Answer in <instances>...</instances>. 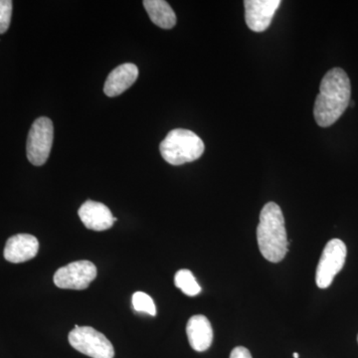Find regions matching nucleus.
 <instances>
[{
  "mask_svg": "<svg viewBox=\"0 0 358 358\" xmlns=\"http://www.w3.org/2000/svg\"><path fill=\"white\" fill-rule=\"evenodd\" d=\"M346 254L348 249L341 240L333 239L327 242L315 273V282L320 289H327L331 286L334 277L345 266Z\"/></svg>",
  "mask_w": 358,
  "mask_h": 358,
  "instance_id": "nucleus-6",
  "label": "nucleus"
},
{
  "mask_svg": "<svg viewBox=\"0 0 358 358\" xmlns=\"http://www.w3.org/2000/svg\"><path fill=\"white\" fill-rule=\"evenodd\" d=\"M78 214L84 225L94 231L110 229L117 221V218L113 216L112 212L105 204L92 200L85 202L80 207Z\"/></svg>",
  "mask_w": 358,
  "mask_h": 358,
  "instance_id": "nucleus-10",
  "label": "nucleus"
},
{
  "mask_svg": "<svg viewBox=\"0 0 358 358\" xmlns=\"http://www.w3.org/2000/svg\"><path fill=\"white\" fill-rule=\"evenodd\" d=\"M53 122L46 117H41L33 122L28 134L27 159L33 166H43L50 155L53 145Z\"/></svg>",
  "mask_w": 358,
  "mask_h": 358,
  "instance_id": "nucleus-5",
  "label": "nucleus"
},
{
  "mask_svg": "<svg viewBox=\"0 0 358 358\" xmlns=\"http://www.w3.org/2000/svg\"><path fill=\"white\" fill-rule=\"evenodd\" d=\"M352 99V85L345 71L334 68L322 78L313 115L322 128L333 126L348 109Z\"/></svg>",
  "mask_w": 358,
  "mask_h": 358,
  "instance_id": "nucleus-1",
  "label": "nucleus"
},
{
  "mask_svg": "<svg viewBox=\"0 0 358 358\" xmlns=\"http://www.w3.org/2000/svg\"><path fill=\"white\" fill-rule=\"evenodd\" d=\"M39 251V242L30 234H17L9 238L4 248L6 261L14 264L27 262L36 257Z\"/></svg>",
  "mask_w": 358,
  "mask_h": 358,
  "instance_id": "nucleus-9",
  "label": "nucleus"
},
{
  "mask_svg": "<svg viewBox=\"0 0 358 358\" xmlns=\"http://www.w3.org/2000/svg\"><path fill=\"white\" fill-rule=\"evenodd\" d=\"M13 3L10 0H0V34L8 30L13 16Z\"/></svg>",
  "mask_w": 358,
  "mask_h": 358,
  "instance_id": "nucleus-16",
  "label": "nucleus"
},
{
  "mask_svg": "<svg viewBox=\"0 0 358 358\" xmlns=\"http://www.w3.org/2000/svg\"><path fill=\"white\" fill-rule=\"evenodd\" d=\"M174 284L186 296H195L201 292V287L199 286L192 271L186 268L179 270L174 275Z\"/></svg>",
  "mask_w": 358,
  "mask_h": 358,
  "instance_id": "nucleus-14",
  "label": "nucleus"
},
{
  "mask_svg": "<svg viewBox=\"0 0 358 358\" xmlns=\"http://www.w3.org/2000/svg\"><path fill=\"white\" fill-rule=\"evenodd\" d=\"M229 358H253L248 348L244 346H237L230 353Z\"/></svg>",
  "mask_w": 358,
  "mask_h": 358,
  "instance_id": "nucleus-17",
  "label": "nucleus"
},
{
  "mask_svg": "<svg viewBox=\"0 0 358 358\" xmlns=\"http://www.w3.org/2000/svg\"><path fill=\"white\" fill-rule=\"evenodd\" d=\"M281 3V0H246L244 6L247 26L254 32L265 31Z\"/></svg>",
  "mask_w": 358,
  "mask_h": 358,
  "instance_id": "nucleus-8",
  "label": "nucleus"
},
{
  "mask_svg": "<svg viewBox=\"0 0 358 358\" xmlns=\"http://www.w3.org/2000/svg\"><path fill=\"white\" fill-rule=\"evenodd\" d=\"M204 143L196 134L183 129L169 131L159 145L160 154L167 164L181 166L201 157Z\"/></svg>",
  "mask_w": 358,
  "mask_h": 358,
  "instance_id": "nucleus-3",
  "label": "nucleus"
},
{
  "mask_svg": "<svg viewBox=\"0 0 358 358\" xmlns=\"http://www.w3.org/2000/svg\"><path fill=\"white\" fill-rule=\"evenodd\" d=\"M133 307L136 312L145 313L150 315H157L154 300L143 292H136L133 294Z\"/></svg>",
  "mask_w": 358,
  "mask_h": 358,
  "instance_id": "nucleus-15",
  "label": "nucleus"
},
{
  "mask_svg": "<svg viewBox=\"0 0 358 358\" xmlns=\"http://www.w3.org/2000/svg\"><path fill=\"white\" fill-rule=\"evenodd\" d=\"M257 240L261 254L268 262L284 260L288 252V236L281 207L275 202H268L261 210Z\"/></svg>",
  "mask_w": 358,
  "mask_h": 358,
  "instance_id": "nucleus-2",
  "label": "nucleus"
},
{
  "mask_svg": "<svg viewBox=\"0 0 358 358\" xmlns=\"http://www.w3.org/2000/svg\"><path fill=\"white\" fill-rule=\"evenodd\" d=\"M96 268L90 261H77L58 268L54 275V282L60 289H86L96 279Z\"/></svg>",
  "mask_w": 358,
  "mask_h": 358,
  "instance_id": "nucleus-7",
  "label": "nucleus"
},
{
  "mask_svg": "<svg viewBox=\"0 0 358 358\" xmlns=\"http://www.w3.org/2000/svg\"><path fill=\"white\" fill-rule=\"evenodd\" d=\"M357 341H358V336H357Z\"/></svg>",
  "mask_w": 358,
  "mask_h": 358,
  "instance_id": "nucleus-19",
  "label": "nucleus"
},
{
  "mask_svg": "<svg viewBox=\"0 0 358 358\" xmlns=\"http://www.w3.org/2000/svg\"><path fill=\"white\" fill-rule=\"evenodd\" d=\"M188 341L195 352H203L208 350L213 341V329L205 315H193L186 326Z\"/></svg>",
  "mask_w": 358,
  "mask_h": 358,
  "instance_id": "nucleus-11",
  "label": "nucleus"
},
{
  "mask_svg": "<svg viewBox=\"0 0 358 358\" xmlns=\"http://www.w3.org/2000/svg\"><path fill=\"white\" fill-rule=\"evenodd\" d=\"M150 20L162 29H171L176 24V15L171 6L164 0H145L143 2Z\"/></svg>",
  "mask_w": 358,
  "mask_h": 358,
  "instance_id": "nucleus-13",
  "label": "nucleus"
},
{
  "mask_svg": "<svg viewBox=\"0 0 358 358\" xmlns=\"http://www.w3.org/2000/svg\"><path fill=\"white\" fill-rule=\"evenodd\" d=\"M138 76V69L133 63L120 65L110 73L103 92L108 96H117L131 88Z\"/></svg>",
  "mask_w": 358,
  "mask_h": 358,
  "instance_id": "nucleus-12",
  "label": "nucleus"
},
{
  "mask_svg": "<svg viewBox=\"0 0 358 358\" xmlns=\"http://www.w3.org/2000/svg\"><path fill=\"white\" fill-rule=\"evenodd\" d=\"M293 357H294V358H299L298 353H294Z\"/></svg>",
  "mask_w": 358,
  "mask_h": 358,
  "instance_id": "nucleus-18",
  "label": "nucleus"
},
{
  "mask_svg": "<svg viewBox=\"0 0 358 358\" xmlns=\"http://www.w3.org/2000/svg\"><path fill=\"white\" fill-rule=\"evenodd\" d=\"M69 343L78 352L92 358H114V346L109 339L91 327L75 326L70 331Z\"/></svg>",
  "mask_w": 358,
  "mask_h": 358,
  "instance_id": "nucleus-4",
  "label": "nucleus"
}]
</instances>
